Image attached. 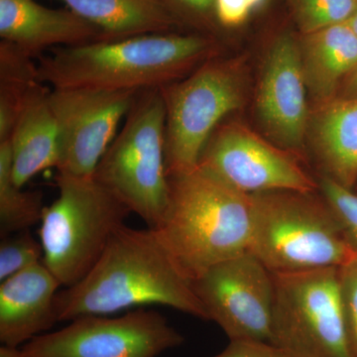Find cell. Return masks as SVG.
<instances>
[{
  "mask_svg": "<svg viewBox=\"0 0 357 357\" xmlns=\"http://www.w3.org/2000/svg\"><path fill=\"white\" fill-rule=\"evenodd\" d=\"M159 305L208 321L192 281L183 273L154 229L128 225L112 236L93 269L74 286L59 291L58 321L109 316Z\"/></svg>",
  "mask_w": 357,
  "mask_h": 357,
  "instance_id": "1",
  "label": "cell"
},
{
  "mask_svg": "<svg viewBox=\"0 0 357 357\" xmlns=\"http://www.w3.org/2000/svg\"><path fill=\"white\" fill-rule=\"evenodd\" d=\"M215 53V40L199 33H154L52 49L38 72L52 89L143 91L182 79Z\"/></svg>",
  "mask_w": 357,
  "mask_h": 357,
  "instance_id": "2",
  "label": "cell"
},
{
  "mask_svg": "<svg viewBox=\"0 0 357 357\" xmlns=\"http://www.w3.org/2000/svg\"><path fill=\"white\" fill-rule=\"evenodd\" d=\"M168 177V208L154 229L189 280L250 251V195L236 191L199 166Z\"/></svg>",
  "mask_w": 357,
  "mask_h": 357,
  "instance_id": "3",
  "label": "cell"
},
{
  "mask_svg": "<svg viewBox=\"0 0 357 357\" xmlns=\"http://www.w3.org/2000/svg\"><path fill=\"white\" fill-rule=\"evenodd\" d=\"M314 192L250 195V252L272 273L340 268L357 258L330 206Z\"/></svg>",
  "mask_w": 357,
  "mask_h": 357,
  "instance_id": "4",
  "label": "cell"
},
{
  "mask_svg": "<svg viewBox=\"0 0 357 357\" xmlns=\"http://www.w3.org/2000/svg\"><path fill=\"white\" fill-rule=\"evenodd\" d=\"M93 177L130 213L157 229L168 208L166 107L161 89L138 91Z\"/></svg>",
  "mask_w": 357,
  "mask_h": 357,
  "instance_id": "5",
  "label": "cell"
},
{
  "mask_svg": "<svg viewBox=\"0 0 357 357\" xmlns=\"http://www.w3.org/2000/svg\"><path fill=\"white\" fill-rule=\"evenodd\" d=\"M56 183L58 198L45 206L39 241L42 262L69 288L93 269L131 213L93 176L58 174Z\"/></svg>",
  "mask_w": 357,
  "mask_h": 357,
  "instance_id": "6",
  "label": "cell"
},
{
  "mask_svg": "<svg viewBox=\"0 0 357 357\" xmlns=\"http://www.w3.org/2000/svg\"><path fill=\"white\" fill-rule=\"evenodd\" d=\"M273 274V340L292 357H357L338 268Z\"/></svg>",
  "mask_w": 357,
  "mask_h": 357,
  "instance_id": "7",
  "label": "cell"
},
{
  "mask_svg": "<svg viewBox=\"0 0 357 357\" xmlns=\"http://www.w3.org/2000/svg\"><path fill=\"white\" fill-rule=\"evenodd\" d=\"M166 107L168 176L196 168L211 134L243 103L236 61L211 58L191 74L162 86Z\"/></svg>",
  "mask_w": 357,
  "mask_h": 357,
  "instance_id": "8",
  "label": "cell"
},
{
  "mask_svg": "<svg viewBox=\"0 0 357 357\" xmlns=\"http://www.w3.org/2000/svg\"><path fill=\"white\" fill-rule=\"evenodd\" d=\"M184 338L158 312L136 310L117 318L83 316L24 344L25 357H157Z\"/></svg>",
  "mask_w": 357,
  "mask_h": 357,
  "instance_id": "9",
  "label": "cell"
},
{
  "mask_svg": "<svg viewBox=\"0 0 357 357\" xmlns=\"http://www.w3.org/2000/svg\"><path fill=\"white\" fill-rule=\"evenodd\" d=\"M208 321L229 340H273V274L249 251L211 267L192 282Z\"/></svg>",
  "mask_w": 357,
  "mask_h": 357,
  "instance_id": "10",
  "label": "cell"
},
{
  "mask_svg": "<svg viewBox=\"0 0 357 357\" xmlns=\"http://www.w3.org/2000/svg\"><path fill=\"white\" fill-rule=\"evenodd\" d=\"M198 166L246 195L319 189L292 155L236 122L218 124L204 145Z\"/></svg>",
  "mask_w": 357,
  "mask_h": 357,
  "instance_id": "11",
  "label": "cell"
},
{
  "mask_svg": "<svg viewBox=\"0 0 357 357\" xmlns=\"http://www.w3.org/2000/svg\"><path fill=\"white\" fill-rule=\"evenodd\" d=\"M140 91L51 89L59 133L58 174L93 177Z\"/></svg>",
  "mask_w": 357,
  "mask_h": 357,
  "instance_id": "12",
  "label": "cell"
},
{
  "mask_svg": "<svg viewBox=\"0 0 357 357\" xmlns=\"http://www.w3.org/2000/svg\"><path fill=\"white\" fill-rule=\"evenodd\" d=\"M302 51L292 35L282 34L268 53L258 112L272 137L289 148L302 145L307 126Z\"/></svg>",
  "mask_w": 357,
  "mask_h": 357,
  "instance_id": "13",
  "label": "cell"
},
{
  "mask_svg": "<svg viewBox=\"0 0 357 357\" xmlns=\"http://www.w3.org/2000/svg\"><path fill=\"white\" fill-rule=\"evenodd\" d=\"M0 38L34 59L45 50L105 40L70 9L48 8L36 0H0Z\"/></svg>",
  "mask_w": 357,
  "mask_h": 357,
  "instance_id": "14",
  "label": "cell"
},
{
  "mask_svg": "<svg viewBox=\"0 0 357 357\" xmlns=\"http://www.w3.org/2000/svg\"><path fill=\"white\" fill-rule=\"evenodd\" d=\"M62 287L43 262L9 277L0 285V340L20 349L57 323L56 296Z\"/></svg>",
  "mask_w": 357,
  "mask_h": 357,
  "instance_id": "15",
  "label": "cell"
},
{
  "mask_svg": "<svg viewBox=\"0 0 357 357\" xmlns=\"http://www.w3.org/2000/svg\"><path fill=\"white\" fill-rule=\"evenodd\" d=\"M51 89L37 84L26 98L10 137L14 183L23 188L32 178L49 168H57L59 133L52 110Z\"/></svg>",
  "mask_w": 357,
  "mask_h": 357,
  "instance_id": "16",
  "label": "cell"
},
{
  "mask_svg": "<svg viewBox=\"0 0 357 357\" xmlns=\"http://www.w3.org/2000/svg\"><path fill=\"white\" fill-rule=\"evenodd\" d=\"M102 33L105 40H116L178 32L181 25L161 0H61Z\"/></svg>",
  "mask_w": 357,
  "mask_h": 357,
  "instance_id": "17",
  "label": "cell"
},
{
  "mask_svg": "<svg viewBox=\"0 0 357 357\" xmlns=\"http://www.w3.org/2000/svg\"><path fill=\"white\" fill-rule=\"evenodd\" d=\"M317 152L326 177L347 189L357 183V96L332 102L317 123Z\"/></svg>",
  "mask_w": 357,
  "mask_h": 357,
  "instance_id": "18",
  "label": "cell"
},
{
  "mask_svg": "<svg viewBox=\"0 0 357 357\" xmlns=\"http://www.w3.org/2000/svg\"><path fill=\"white\" fill-rule=\"evenodd\" d=\"M301 51L306 81L321 98L357 68V36L347 22L304 35Z\"/></svg>",
  "mask_w": 357,
  "mask_h": 357,
  "instance_id": "19",
  "label": "cell"
},
{
  "mask_svg": "<svg viewBox=\"0 0 357 357\" xmlns=\"http://www.w3.org/2000/svg\"><path fill=\"white\" fill-rule=\"evenodd\" d=\"M34 58L0 41V141L8 139L26 98L40 83ZM42 83V82H41Z\"/></svg>",
  "mask_w": 357,
  "mask_h": 357,
  "instance_id": "20",
  "label": "cell"
},
{
  "mask_svg": "<svg viewBox=\"0 0 357 357\" xmlns=\"http://www.w3.org/2000/svg\"><path fill=\"white\" fill-rule=\"evenodd\" d=\"M44 208L43 192L14 183L10 145L0 141V237L30 229L41 222Z\"/></svg>",
  "mask_w": 357,
  "mask_h": 357,
  "instance_id": "21",
  "label": "cell"
},
{
  "mask_svg": "<svg viewBox=\"0 0 357 357\" xmlns=\"http://www.w3.org/2000/svg\"><path fill=\"white\" fill-rule=\"evenodd\" d=\"M296 20L303 34L345 23L357 11V0H293Z\"/></svg>",
  "mask_w": 357,
  "mask_h": 357,
  "instance_id": "22",
  "label": "cell"
},
{
  "mask_svg": "<svg viewBox=\"0 0 357 357\" xmlns=\"http://www.w3.org/2000/svg\"><path fill=\"white\" fill-rule=\"evenodd\" d=\"M43 261V248L30 229L2 237L0 243V281Z\"/></svg>",
  "mask_w": 357,
  "mask_h": 357,
  "instance_id": "23",
  "label": "cell"
},
{
  "mask_svg": "<svg viewBox=\"0 0 357 357\" xmlns=\"http://www.w3.org/2000/svg\"><path fill=\"white\" fill-rule=\"evenodd\" d=\"M319 189L337 218L345 241L357 257V192L326 176L319 180Z\"/></svg>",
  "mask_w": 357,
  "mask_h": 357,
  "instance_id": "24",
  "label": "cell"
},
{
  "mask_svg": "<svg viewBox=\"0 0 357 357\" xmlns=\"http://www.w3.org/2000/svg\"><path fill=\"white\" fill-rule=\"evenodd\" d=\"M178 22L197 26L215 24L213 17L215 0H161Z\"/></svg>",
  "mask_w": 357,
  "mask_h": 357,
  "instance_id": "25",
  "label": "cell"
},
{
  "mask_svg": "<svg viewBox=\"0 0 357 357\" xmlns=\"http://www.w3.org/2000/svg\"><path fill=\"white\" fill-rule=\"evenodd\" d=\"M338 274L352 345L357 356V258L338 268Z\"/></svg>",
  "mask_w": 357,
  "mask_h": 357,
  "instance_id": "26",
  "label": "cell"
},
{
  "mask_svg": "<svg viewBox=\"0 0 357 357\" xmlns=\"http://www.w3.org/2000/svg\"><path fill=\"white\" fill-rule=\"evenodd\" d=\"M265 2L266 0H215V24L225 28L237 27L245 22L250 14Z\"/></svg>",
  "mask_w": 357,
  "mask_h": 357,
  "instance_id": "27",
  "label": "cell"
},
{
  "mask_svg": "<svg viewBox=\"0 0 357 357\" xmlns=\"http://www.w3.org/2000/svg\"><path fill=\"white\" fill-rule=\"evenodd\" d=\"M213 357H292L272 342L258 340H229V344Z\"/></svg>",
  "mask_w": 357,
  "mask_h": 357,
  "instance_id": "28",
  "label": "cell"
},
{
  "mask_svg": "<svg viewBox=\"0 0 357 357\" xmlns=\"http://www.w3.org/2000/svg\"><path fill=\"white\" fill-rule=\"evenodd\" d=\"M349 89L354 96H357V68L349 75Z\"/></svg>",
  "mask_w": 357,
  "mask_h": 357,
  "instance_id": "29",
  "label": "cell"
},
{
  "mask_svg": "<svg viewBox=\"0 0 357 357\" xmlns=\"http://www.w3.org/2000/svg\"><path fill=\"white\" fill-rule=\"evenodd\" d=\"M347 24L351 28L352 31H354V34L357 36V11L347 21Z\"/></svg>",
  "mask_w": 357,
  "mask_h": 357,
  "instance_id": "30",
  "label": "cell"
}]
</instances>
